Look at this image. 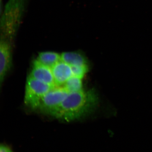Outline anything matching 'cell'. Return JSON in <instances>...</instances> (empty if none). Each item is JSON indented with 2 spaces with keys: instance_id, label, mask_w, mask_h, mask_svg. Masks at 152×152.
Listing matches in <instances>:
<instances>
[{
  "instance_id": "7",
  "label": "cell",
  "mask_w": 152,
  "mask_h": 152,
  "mask_svg": "<svg viewBox=\"0 0 152 152\" xmlns=\"http://www.w3.org/2000/svg\"><path fill=\"white\" fill-rule=\"evenodd\" d=\"M51 69L57 86H64L66 82L73 76L71 66L61 60L56 64Z\"/></svg>"
},
{
  "instance_id": "9",
  "label": "cell",
  "mask_w": 152,
  "mask_h": 152,
  "mask_svg": "<svg viewBox=\"0 0 152 152\" xmlns=\"http://www.w3.org/2000/svg\"><path fill=\"white\" fill-rule=\"evenodd\" d=\"M61 60V55L50 51L41 52L36 59L40 64L51 69Z\"/></svg>"
},
{
  "instance_id": "3",
  "label": "cell",
  "mask_w": 152,
  "mask_h": 152,
  "mask_svg": "<svg viewBox=\"0 0 152 152\" xmlns=\"http://www.w3.org/2000/svg\"><path fill=\"white\" fill-rule=\"evenodd\" d=\"M56 86L40 81L28 76L26 84L24 102L28 107L36 110L43 97Z\"/></svg>"
},
{
  "instance_id": "10",
  "label": "cell",
  "mask_w": 152,
  "mask_h": 152,
  "mask_svg": "<svg viewBox=\"0 0 152 152\" xmlns=\"http://www.w3.org/2000/svg\"><path fill=\"white\" fill-rule=\"evenodd\" d=\"M68 93L76 92L83 90L82 79L72 76L63 86Z\"/></svg>"
},
{
  "instance_id": "5",
  "label": "cell",
  "mask_w": 152,
  "mask_h": 152,
  "mask_svg": "<svg viewBox=\"0 0 152 152\" xmlns=\"http://www.w3.org/2000/svg\"><path fill=\"white\" fill-rule=\"evenodd\" d=\"M13 44L0 37V87L12 66Z\"/></svg>"
},
{
  "instance_id": "6",
  "label": "cell",
  "mask_w": 152,
  "mask_h": 152,
  "mask_svg": "<svg viewBox=\"0 0 152 152\" xmlns=\"http://www.w3.org/2000/svg\"><path fill=\"white\" fill-rule=\"evenodd\" d=\"M36 79L53 86H57L51 68L43 65L35 60L29 75Z\"/></svg>"
},
{
  "instance_id": "4",
  "label": "cell",
  "mask_w": 152,
  "mask_h": 152,
  "mask_svg": "<svg viewBox=\"0 0 152 152\" xmlns=\"http://www.w3.org/2000/svg\"><path fill=\"white\" fill-rule=\"evenodd\" d=\"M69 93L63 86H56L41 99L36 110L53 116Z\"/></svg>"
},
{
  "instance_id": "1",
  "label": "cell",
  "mask_w": 152,
  "mask_h": 152,
  "mask_svg": "<svg viewBox=\"0 0 152 152\" xmlns=\"http://www.w3.org/2000/svg\"><path fill=\"white\" fill-rule=\"evenodd\" d=\"M98 99V95L92 90L69 93L53 116L66 122L81 118L94 110Z\"/></svg>"
},
{
  "instance_id": "8",
  "label": "cell",
  "mask_w": 152,
  "mask_h": 152,
  "mask_svg": "<svg viewBox=\"0 0 152 152\" xmlns=\"http://www.w3.org/2000/svg\"><path fill=\"white\" fill-rule=\"evenodd\" d=\"M61 60L71 66H88L84 55L79 52H67L61 54Z\"/></svg>"
},
{
  "instance_id": "2",
  "label": "cell",
  "mask_w": 152,
  "mask_h": 152,
  "mask_svg": "<svg viewBox=\"0 0 152 152\" xmlns=\"http://www.w3.org/2000/svg\"><path fill=\"white\" fill-rule=\"evenodd\" d=\"M26 0H8L0 16V37L13 43L20 27Z\"/></svg>"
},
{
  "instance_id": "12",
  "label": "cell",
  "mask_w": 152,
  "mask_h": 152,
  "mask_svg": "<svg viewBox=\"0 0 152 152\" xmlns=\"http://www.w3.org/2000/svg\"><path fill=\"white\" fill-rule=\"evenodd\" d=\"M0 152H14L10 147L5 144L0 143Z\"/></svg>"
},
{
  "instance_id": "11",
  "label": "cell",
  "mask_w": 152,
  "mask_h": 152,
  "mask_svg": "<svg viewBox=\"0 0 152 152\" xmlns=\"http://www.w3.org/2000/svg\"><path fill=\"white\" fill-rule=\"evenodd\" d=\"M73 76L83 79L88 70V66H71Z\"/></svg>"
},
{
  "instance_id": "13",
  "label": "cell",
  "mask_w": 152,
  "mask_h": 152,
  "mask_svg": "<svg viewBox=\"0 0 152 152\" xmlns=\"http://www.w3.org/2000/svg\"><path fill=\"white\" fill-rule=\"evenodd\" d=\"M3 11L2 0H0V16Z\"/></svg>"
}]
</instances>
